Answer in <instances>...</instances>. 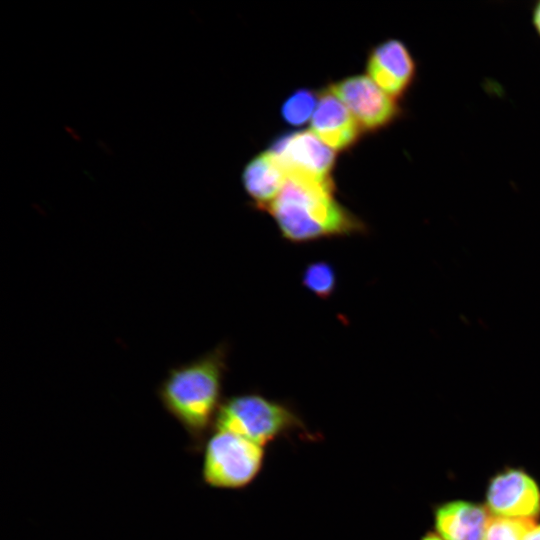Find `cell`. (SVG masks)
<instances>
[{"mask_svg": "<svg viewBox=\"0 0 540 540\" xmlns=\"http://www.w3.org/2000/svg\"><path fill=\"white\" fill-rule=\"evenodd\" d=\"M335 191L333 180L287 175L281 192L263 211L293 243L366 232L365 223L336 199Z\"/></svg>", "mask_w": 540, "mask_h": 540, "instance_id": "1", "label": "cell"}, {"mask_svg": "<svg viewBox=\"0 0 540 540\" xmlns=\"http://www.w3.org/2000/svg\"><path fill=\"white\" fill-rule=\"evenodd\" d=\"M227 346L220 344L203 356L173 367L157 389L163 408L187 432L192 448H201L222 405Z\"/></svg>", "mask_w": 540, "mask_h": 540, "instance_id": "2", "label": "cell"}, {"mask_svg": "<svg viewBox=\"0 0 540 540\" xmlns=\"http://www.w3.org/2000/svg\"><path fill=\"white\" fill-rule=\"evenodd\" d=\"M301 424L286 405L249 393L230 397L222 403L214 429L232 432L264 447Z\"/></svg>", "mask_w": 540, "mask_h": 540, "instance_id": "3", "label": "cell"}, {"mask_svg": "<svg viewBox=\"0 0 540 540\" xmlns=\"http://www.w3.org/2000/svg\"><path fill=\"white\" fill-rule=\"evenodd\" d=\"M262 446L232 432L215 430L204 447L202 478L214 488L241 489L262 469Z\"/></svg>", "mask_w": 540, "mask_h": 540, "instance_id": "4", "label": "cell"}, {"mask_svg": "<svg viewBox=\"0 0 540 540\" xmlns=\"http://www.w3.org/2000/svg\"><path fill=\"white\" fill-rule=\"evenodd\" d=\"M326 89L346 105L363 132L384 129L402 115L398 101L386 94L367 75L345 77L330 83Z\"/></svg>", "mask_w": 540, "mask_h": 540, "instance_id": "5", "label": "cell"}, {"mask_svg": "<svg viewBox=\"0 0 540 540\" xmlns=\"http://www.w3.org/2000/svg\"><path fill=\"white\" fill-rule=\"evenodd\" d=\"M268 151L272 153L287 175L333 180L336 152L324 144L311 130L286 132L273 139Z\"/></svg>", "mask_w": 540, "mask_h": 540, "instance_id": "6", "label": "cell"}, {"mask_svg": "<svg viewBox=\"0 0 540 540\" xmlns=\"http://www.w3.org/2000/svg\"><path fill=\"white\" fill-rule=\"evenodd\" d=\"M486 507L492 516L535 519L540 514V488L520 469L502 471L488 484Z\"/></svg>", "mask_w": 540, "mask_h": 540, "instance_id": "7", "label": "cell"}, {"mask_svg": "<svg viewBox=\"0 0 540 540\" xmlns=\"http://www.w3.org/2000/svg\"><path fill=\"white\" fill-rule=\"evenodd\" d=\"M366 72L378 87L398 101L413 85L417 65L405 43L391 38L369 51Z\"/></svg>", "mask_w": 540, "mask_h": 540, "instance_id": "8", "label": "cell"}, {"mask_svg": "<svg viewBox=\"0 0 540 540\" xmlns=\"http://www.w3.org/2000/svg\"><path fill=\"white\" fill-rule=\"evenodd\" d=\"M311 131L335 152L351 149L364 133L346 105L326 88L310 120Z\"/></svg>", "mask_w": 540, "mask_h": 540, "instance_id": "9", "label": "cell"}, {"mask_svg": "<svg viewBox=\"0 0 540 540\" xmlns=\"http://www.w3.org/2000/svg\"><path fill=\"white\" fill-rule=\"evenodd\" d=\"M491 518L486 506L465 500L446 502L434 514L437 534L443 540H485Z\"/></svg>", "mask_w": 540, "mask_h": 540, "instance_id": "10", "label": "cell"}, {"mask_svg": "<svg viewBox=\"0 0 540 540\" xmlns=\"http://www.w3.org/2000/svg\"><path fill=\"white\" fill-rule=\"evenodd\" d=\"M287 174L268 150L248 161L242 171L243 187L257 209L264 210L281 192Z\"/></svg>", "mask_w": 540, "mask_h": 540, "instance_id": "11", "label": "cell"}, {"mask_svg": "<svg viewBox=\"0 0 540 540\" xmlns=\"http://www.w3.org/2000/svg\"><path fill=\"white\" fill-rule=\"evenodd\" d=\"M319 97L320 92L309 88L295 90L282 103L281 116L283 120L295 127L304 125L308 120H311Z\"/></svg>", "mask_w": 540, "mask_h": 540, "instance_id": "12", "label": "cell"}, {"mask_svg": "<svg viewBox=\"0 0 540 540\" xmlns=\"http://www.w3.org/2000/svg\"><path fill=\"white\" fill-rule=\"evenodd\" d=\"M302 282L317 297L328 298L336 287V273L327 262H313L305 268Z\"/></svg>", "mask_w": 540, "mask_h": 540, "instance_id": "13", "label": "cell"}, {"mask_svg": "<svg viewBox=\"0 0 540 540\" xmlns=\"http://www.w3.org/2000/svg\"><path fill=\"white\" fill-rule=\"evenodd\" d=\"M534 525V519L492 516L485 540H525Z\"/></svg>", "mask_w": 540, "mask_h": 540, "instance_id": "14", "label": "cell"}, {"mask_svg": "<svg viewBox=\"0 0 540 540\" xmlns=\"http://www.w3.org/2000/svg\"><path fill=\"white\" fill-rule=\"evenodd\" d=\"M532 24L535 31L540 36V1L537 2L532 10Z\"/></svg>", "mask_w": 540, "mask_h": 540, "instance_id": "15", "label": "cell"}, {"mask_svg": "<svg viewBox=\"0 0 540 540\" xmlns=\"http://www.w3.org/2000/svg\"><path fill=\"white\" fill-rule=\"evenodd\" d=\"M525 540H540V524H536L528 532Z\"/></svg>", "mask_w": 540, "mask_h": 540, "instance_id": "16", "label": "cell"}, {"mask_svg": "<svg viewBox=\"0 0 540 540\" xmlns=\"http://www.w3.org/2000/svg\"><path fill=\"white\" fill-rule=\"evenodd\" d=\"M421 540H443L438 534L428 533L424 535Z\"/></svg>", "mask_w": 540, "mask_h": 540, "instance_id": "17", "label": "cell"}]
</instances>
